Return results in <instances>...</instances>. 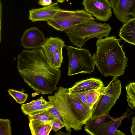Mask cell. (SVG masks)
<instances>
[{"label": "cell", "mask_w": 135, "mask_h": 135, "mask_svg": "<svg viewBox=\"0 0 135 135\" xmlns=\"http://www.w3.org/2000/svg\"><path fill=\"white\" fill-rule=\"evenodd\" d=\"M17 62L20 74L33 90L45 95L57 90L61 71L50 63L42 48L23 50Z\"/></svg>", "instance_id": "1"}, {"label": "cell", "mask_w": 135, "mask_h": 135, "mask_svg": "<svg viewBox=\"0 0 135 135\" xmlns=\"http://www.w3.org/2000/svg\"><path fill=\"white\" fill-rule=\"evenodd\" d=\"M59 111L66 131L71 132L82 129L83 126L92 117L94 109L87 108L78 99L69 93L68 88L60 86L53 95L48 96Z\"/></svg>", "instance_id": "2"}, {"label": "cell", "mask_w": 135, "mask_h": 135, "mask_svg": "<svg viewBox=\"0 0 135 135\" xmlns=\"http://www.w3.org/2000/svg\"><path fill=\"white\" fill-rule=\"evenodd\" d=\"M119 42V40L114 36L96 41L97 51L93 58L95 65L104 77L122 76L127 66L128 58Z\"/></svg>", "instance_id": "3"}, {"label": "cell", "mask_w": 135, "mask_h": 135, "mask_svg": "<svg viewBox=\"0 0 135 135\" xmlns=\"http://www.w3.org/2000/svg\"><path fill=\"white\" fill-rule=\"evenodd\" d=\"M95 20L83 22L65 31L74 45L81 48L90 38L96 37L99 39L104 37H108L112 29L110 25L98 23Z\"/></svg>", "instance_id": "4"}, {"label": "cell", "mask_w": 135, "mask_h": 135, "mask_svg": "<svg viewBox=\"0 0 135 135\" xmlns=\"http://www.w3.org/2000/svg\"><path fill=\"white\" fill-rule=\"evenodd\" d=\"M129 109L121 117L115 118L109 114L91 118L85 124L84 131L91 135H124L118 129L123 120L131 114Z\"/></svg>", "instance_id": "5"}, {"label": "cell", "mask_w": 135, "mask_h": 135, "mask_svg": "<svg viewBox=\"0 0 135 135\" xmlns=\"http://www.w3.org/2000/svg\"><path fill=\"white\" fill-rule=\"evenodd\" d=\"M66 49L69 57L68 76L93 72L95 64L88 50L71 46H67Z\"/></svg>", "instance_id": "6"}, {"label": "cell", "mask_w": 135, "mask_h": 135, "mask_svg": "<svg viewBox=\"0 0 135 135\" xmlns=\"http://www.w3.org/2000/svg\"><path fill=\"white\" fill-rule=\"evenodd\" d=\"M90 20H95L93 16L83 10L69 11L61 9L47 24L57 31H65L75 25Z\"/></svg>", "instance_id": "7"}, {"label": "cell", "mask_w": 135, "mask_h": 135, "mask_svg": "<svg viewBox=\"0 0 135 135\" xmlns=\"http://www.w3.org/2000/svg\"><path fill=\"white\" fill-rule=\"evenodd\" d=\"M118 77H114L100 95L91 118L109 114L110 110L121 93V84Z\"/></svg>", "instance_id": "8"}, {"label": "cell", "mask_w": 135, "mask_h": 135, "mask_svg": "<svg viewBox=\"0 0 135 135\" xmlns=\"http://www.w3.org/2000/svg\"><path fill=\"white\" fill-rule=\"evenodd\" d=\"M85 11L99 21H106L112 15V8L108 0H83Z\"/></svg>", "instance_id": "9"}, {"label": "cell", "mask_w": 135, "mask_h": 135, "mask_svg": "<svg viewBox=\"0 0 135 135\" xmlns=\"http://www.w3.org/2000/svg\"><path fill=\"white\" fill-rule=\"evenodd\" d=\"M117 18L125 24L135 18V0H109Z\"/></svg>", "instance_id": "10"}, {"label": "cell", "mask_w": 135, "mask_h": 135, "mask_svg": "<svg viewBox=\"0 0 135 135\" xmlns=\"http://www.w3.org/2000/svg\"><path fill=\"white\" fill-rule=\"evenodd\" d=\"M42 32L35 27L26 30L21 37L23 47L27 49H36L41 47L46 41Z\"/></svg>", "instance_id": "11"}, {"label": "cell", "mask_w": 135, "mask_h": 135, "mask_svg": "<svg viewBox=\"0 0 135 135\" xmlns=\"http://www.w3.org/2000/svg\"><path fill=\"white\" fill-rule=\"evenodd\" d=\"M57 5L56 2L41 8L32 9L29 11V19L33 22L47 21L52 18L61 9Z\"/></svg>", "instance_id": "12"}, {"label": "cell", "mask_w": 135, "mask_h": 135, "mask_svg": "<svg viewBox=\"0 0 135 135\" xmlns=\"http://www.w3.org/2000/svg\"><path fill=\"white\" fill-rule=\"evenodd\" d=\"M105 88V87L104 86L97 89L69 93L78 99L87 108L91 110L94 109L100 95Z\"/></svg>", "instance_id": "13"}, {"label": "cell", "mask_w": 135, "mask_h": 135, "mask_svg": "<svg viewBox=\"0 0 135 135\" xmlns=\"http://www.w3.org/2000/svg\"><path fill=\"white\" fill-rule=\"evenodd\" d=\"M104 85L100 79L90 78L76 82L71 88H68L69 93L97 89L104 87Z\"/></svg>", "instance_id": "14"}, {"label": "cell", "mask_w": 135, "mask_h": 135, "mask_svg": "<svg viewBox=\"0 0 135 135\" xmlns=\"http://www.w3.org/2000/svg\"><path fill=\"white\" fill-rule=\"evenodd\" d=\"M65 46L64 42L57 37H50L46 39L41 46L44 52L49 61L54 53L57 50Z\"/></svg>", "instance_id": "15"}, {"label": "cell", "mask_w": 135, "mask_h": 135, "mask_svg": "<svg viewBox=\"0 0 135 135\" xmlns=\"http://www.w3.org/2000/svg\"><path fill=\"white\" fill-rule=\"evenodd\" d=\"M29 126L32 135H48L52 130V122H44L38 120L29 121Z\"/></svg>", "instance_id": "16"}, {"label": "cell", "mask_w": 135, "mask_h": 135, "mask_svg": "<svg viewBox=\"0 0 135 135\" xmlns=\"http://www.w3.org/2000/svg\"><path fill=\"white\" fill-rule=\"evenodd\" d=\"M119 36L121 39L135 45V18L123 25L120 29Z\"/></svg>", "instance_id": "17"}, {"label": "cell", "mask_w": 135, "mask_h": 135, "mask_svg": "<svg viewBox=\"0 0 135 135\" xmlns=\"http://www.w3.org/2000/svg\"><path fill=\"white\" fill-rule=\"evenodd\" d=\"M54 106L52 102L48 101L47 104L42 105H26L22 104L21 109L25 114L31 116L48 110Z\"/></svg>", "instance_id": "18"}, {"label": "cell", "mask_w": 135, "mask_h": 135, "mask_svg": "<svg viewBox=\"0 0 135 135\" xmlns=\"http://www.w3.org/2000/svg\"><path fill=\"white\" fill-rule=\"evenodd\" d=\"M127 101L132 109L135 110V83L132 82L126 85Z\"/></svg>", "instance_id": "19"}, {"label": "cell", "mask_w": 135, "mask_h": 135, "mask_svg": "<svg viewBox=\"0 0 135 135\" xmlns=\"http://www.w3.org/2000/svg\"><path fill=\"white\" fill-rule=\"evenodd\" d=\"M8 91L16 102L20 104L24 103L28 96L27 94L24 93L23 89L20 91L11 89L8 90Z\"/></svg>", "instance_id": "20"}, {"label": "cell", "mask_w": 135, "mask_h": 135, "mask_svg": "<svg viewBox=\"0 0 135 135\" xmlns=\"http://www.w3.org/2000/svg\"><path fill=\"white\" fill-rule=\"evenodd\" d=\"M28 117L29 121L36 119L44 122H52L55 118L48 110L35 115H28Z\"/></svg>", "instance_id": "21"}, {"label": "cell", "mask_w": 135, "mask_h": 135, "mask_svg": "<svg viewBox=\"0 0 135 135\" xmlns=\"http://www.w3.org/2000/svg\"><path fill=\"white\" fill-rule=\"evenodd\" d=\"M62 48L57 50L54 53L49 61L54 67L57 68L61 67L63 61Z\"/></svg>", "instance_id": "22"}, {"label": "cell", "mask_w": 135, "mask_h": 135, "mask_svg": "<svg viewBox=\"0 0 135 135\" xmlns=\"http://www.w3.org/2000/svg\"><path fill=\"white\" fill-rule=\"evenodd\" d=\"M11 121L8 119H0V135H12Z\"/></svg>", "instance_id": "23"}, {"label": "cell", "mask_w": 135, "mask_h": 135, "mask_svg": "<svg viewBox=\"0 0 135 135\" xmlns=\"http://www.w3.org/2000/svg\"><path fill=\"white\" fill-rule=\"evenodd\" d=\"M65 127V125L62 120L59 118H55L53 121L52 130L56 132L62 127Z\"/></svg>", "instance_id": "24"}, {"label": "cell", "mask_w": 135, "mask_h": 135, "mask_svg": "<svg viewBox=\"0 0 135 135\" xmlns=\"http://www.w3.org/2000/svg\"><path fill=\"white\" fill-rule=\"evenodd\" d=\"M48 102H47L41 96L36 100H33L30 103L23 104L26 105H40L46 104Z\"/></svg>", "instance_id": "25"}, {"label": "cell", "mask_w": 135, "mask_h": 135, "mask_svg": "<svg viewBox=\"0 0 135 135\" xmlns=\"http://www.w3.org/2000/svg\"><path fill=\"white\" fill-rule=\"evenodd\" d=\"M54 106L48 110L55 118H59L62 120L61 116L59 111L54 104Z\"/></svg>", "instance_id": "26"}, {"label": "cell", "mask_w": 135, "mask_h": 135, "mask_svg": "<svg viewBox=\"0 0 135 135\" xmlns=\"http://www.w3.org/2000/svg\"><path fill=\"white\" fill-rule=\"evenodd\" d=\"M38 3L39 5L45 6L51 5L52 2V0H39Z\"/></svg>", "instance_id": "27"}, {"label": "cell", "mask_w": 135, "mask_h": 135, "mask_svg": "<svg viewBox=\"0 0 135 135\" xmlns=\"http://www.w3.org/2000/svg\"><path fill=\"white\" fill-rule=\"evenodd\" d=\"M131 133L132 135H135V116L132 119V125L131 127Z\"/></svg>", "instance_id": "28"}, {"label": "cell", "mask_w": 135, "mask_h": 135, "mask_svg": "<svg viewBox=\"0 0 135 135\" xmlns=\"http://www.w3.org/2000/svg\"><path fill=\"white\" fill-rule=\"evenodd\" d=\"M56 135H70L71 134L70 133H64L61 131H59L55 134Z\"/></svg>", "instance_id": "29"}, {"label": "cell", "mask_w": 135, "mask_h": 135, "mask_svg": "<svg viewBox=\"0 0 135 135\" xmlns=\"http://www.w3.org/2000/svg\"><path fill=\"white\" fill-rule=\"evenodd\" d=\"M66 0H57V2L62 3Z\"/></svg>", "instance_id": "30"}]
</instances>
